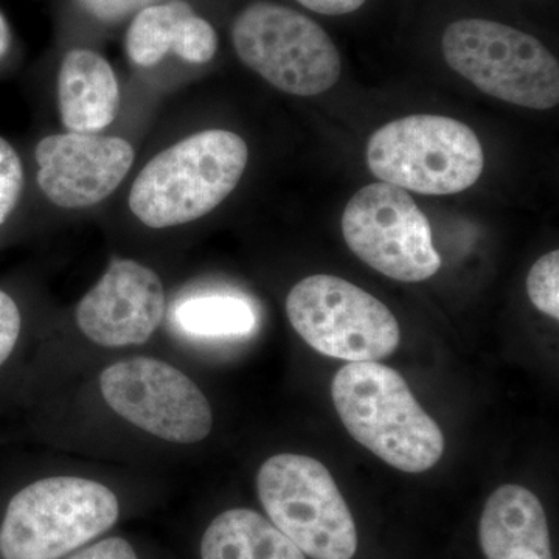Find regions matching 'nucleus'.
Here are the masks:
<instances>
[{
  "label": "nucleus",
  "mask_w": 559,
  "mask_h": 559,
  "mask_svg": "<svg viewBox=\"0 0 559 559\" xmlns=\"http://www.w3.org/2000/svg\"><path fill=\"white\" fill-rule=\"evenodd\" d=\"M69 559H138V555L128 540L108 538L76 551Z\"/></svg>",
  "instance_id": "23"
},
{
  "label": "nucleus",
  "mask_w": 559,
  "mask_h": 559,
  "mask_svg": "<svg viewBox=\"0 0 559 559\" xmlns=\"http://www.w3.org/2000/svg\"><path fill=\"white\" fill-rule=\"evenodd\" d=\"M164 314L159 275L134 260H112L100 282L81 299L76 323L94 344L121 348L145 344Z\"/></svg>",
  "instance_id": "12"
},
{
  "label": "nucleus",
  "mask_w": 559,
  "mask_h": 559,
  "mask_svg": "<svg viewBox=\"0 0 559 559\" xmlns=\"http://www.w3.org/2000/svg\"><path fill=\"white\" fill-rule=\"evenodd\" d=\"M261 506L272 524L312 559H352L355 520L336 481L319 460L280 454L257 476Z\"/></svg>",
  "instance_id": "6"
},
{
  "label": "nucleus",
  "mask_w": 559,
  "mask_h": 559,
  "mask_svg": "<svg viewBox=\"0 0 559 559\" xmlns=\"http://www.w3.org/2000/svg\"><path fill=\"white\" fill-rule=\"evenodd\" d=\"M231 43L242 64L286 94L314 97L341 79V53L329 33L278 3L246 7L231 25Z\"/></svg>",
  "instance_id": "7"
},
{
  "label": "nucleus",
  "mask_w": 559,
  "mask_h": 559,
  "mask_svg": "<svg viewBox=\"0 0 559 559\" xmlns=\"http://www.w3.org/2000/svg\"><path fill=\"white\" fill-rule=\"evenodd\" d=\"M305 9L326 16H342L359 10L367 0H297Z\"/></svg>",
  "instance_id": "24"
},
{
  "label": "nucleus",
  "mask_w": 559,
  "mask_h": 559,
  "mask_svg": "<svg viewBox=\"0 0 559 559\" xmlns=\"http://www.w3.org/2000/svg\"><path fill=\"white\" fill-rule=\"evenodd\" d=\"M110 409L157 439L193 444L209 436L213 414L200 388L164 360L132 358L100 374Z\"/></svg>",
  "instance_id": "10"
},
{
  "label": "nucleus",
  "mask_w": 559,
  "mask_h": 559,
  "mask_svg": "<svg viewBox=\"0 0 559 559\" xmlns=\"http://www.w3.org/2000/svg\"><path fill=\"white\" fill-rule=\"evenodd\" d=\"M176 320L186 333L200 337L246 336L257 326L252 305L230 294L189 297L176 307Z\"/></svg>",
  "instance_id": "16"
},
{
  "label": "nucleus",
  "mask_w": 559,
  "mask_h": 559,
  "mask_svg": "<svg viewBox=\"0 0 559 559\" xmlns=\"http://www.w3.org/2000/svg\"><path fill=\"white\" fill-rule=\"evenodd\" d=\"M479 539L487 559H554L546 511L521 485H502L489 496Z\"/></svg>",
  "instance_id": "13"
},
{
  "label": "nucleus",
  "mask_w": 559,
  "mask_h": 559,
  "mask_svg": "<svg viewBox=\"0 0 559 559\" xmlns=\"http://www.w3.org/2000/svg\"><path fill=\"white\" fill-rule=\"evenodd\" d=\"M108 487L81 477L35 481L13 496L0 525L2 559H60L108 532L119 520Z\"/></svg>",
  "instance_id": "3"
},
{
  "label": "nucleus",
  "mask_w": 559,
  "mask_h": 559,
  "mask_svg": "<svg viewBox=\"0 0 559 559\" xmlns=\"http://www.w3.org/2000/svg\"><path fill=\"white\" fill-rule=\"evenodd\" d=\"M331 396L349 436L388 465L418 474L440 462L443 432L399 371L377 360L349 362L334 377Z\"/></svg>",
  "instance_id": "2"
},
{
  "label": "nucleus",
  "mask_w": 559,
  "mask_h": 559,
  "mask_svg": "<svg viewBox=\"0 0 559 559\" xmlns=\"http://www.w3.org/2000/svg\"><path fill=\"white\" fill-rule=\"evenodd\" d=\"M484 164L476 132L450 117H403L373 132L367 143V165L381 182L430 197L468 190Z\"/></svg>",
  "instance_id": "4"
},
{
  "label": "nucleus",
  "mask_w": 559,
  "mask_h": 559,
  "mask_svg": "<svg viewBox=\"0 0 559 559\" xmlns=\"http://www.w3.org/2000/svg\"><path fill=\"white\" fill-rule=\"evenodd\" d=\"M448 66L489 97L546 110L559 103V64L535 36L487 20H460L441 38Z\"/></svg>",
  "instance_id": "5"
},
{
  "label": "nucleus",
  "mask_w": 559,
  "mask_h": 559,
  "mask_svg": "<svg viewBox=\"0 0 559 559\" xmlns=\"http://www.w3.org/2000/svg\"><path fill=\"white\" fill-rule=\"evenodd\" d=\"M245 139L226 130L197 132L160 151L139 173L130 210L150 229L209 215L234 193L248 167Z\"/></svg>",
  "instance_id": "1"
},
{
  "label": "nucleus",
  "mask_w": 559,
  "mask_h": 559,
  "mask_svg": "<svg viewBox=\"0 0 559 559\" xmlns=\"http://www.w3.org/2000/svg\"><path fill=\"white\" fill-rule=\"evenodd\" d=\"M559 252L551 250L547 255L540 257L527 278V293L530 300L544 314L551 319H559Z\"/></svg>",
  "instance_id": "19"
},
{
  "label": "nucleus",
  "mask_w": 559,
  "mask_h": 559,
  "mask_svg": "<svg viewBox=\"0 0 559 559\" xmlns=\"http://www.w3.org/2000/svg\"><path fill=\"white\" fill-rule=\"evenodd\" d=\"M91 16L103 22H117L138 14L140 10L153 5L156 0H79Z\"/></svg>",
  "instance_id": "22"
},
{
  "label": "nucleus",
  "mask_w": 559,
  "mask_h": 559,
  "mask_svg": "<svg viewBox=\"0 0 559 559\" xmlns=\"http://www.w3.org/2000/svg\"><path fill=\"white\" fill-rule=\"evenodd\" d=\"M194 13L193 7L183 0L153 3L140 10L128 28L127 53L139 68H153L175 50L180 22Z\"/></svg>",
  "instance_id": "17"
},
{
  "label": "nucleus",
  "mask_w": 559,
  "mask_h": 559,
  "mask_svg": "<svg viewBox=\"0 0 559 559\" xmlns=\"http://www.w3.org/2000/svg\"><path fill=\"white\" fill-rule=\"evenodd\" d=\"M58 108L66 130L79 134H97L116 120L119 81L100 53L73 49L64 55L58 73Z\"/></svg>",
  "instance_id": "14"
},
{
  "label": "nucleus",
  "mask_w": 559,
  "mask_h": 559,
  "mask_svg": "<svg viewBox=\"0 0 559 559\" xmlns=\"http://www.w3.org/2000/svg\"><path fill=\"white\" fill-rule=\"evenodd\" d=\"M22 318L13 297L0 289V367L10 358L20 340Z\"/></svg>",
  "instance_id": "21"
},
{
  "label": "nucleus",
  "mask_w": 559,
  "mask_h": 559,
  "mask_svg": "<svg viewBox=\"0 0 559 559\" xmlns=\"http://www.w3.org/2000/svg\"><path fill=\"white\" fill-rule=\"evenodd\" d=\"M11 44V31L9 22L5 16L0 13V58L5 57L7 51L10 49Z\"/></svg>",
  "instance_id": "25"
},
{
  "label": "nucleus",
  "mask_w": 559,
  "mask_h": 559,
  "mask_svg": "<svg viewBox=\"0 0 559 559\" xmlns=\"http://www.w3.org/2000/svg\"><path fill=\"white\" fill-rule=\"evenodd\" d=\"M36 182L61 209L94 207L114 193L134 164L128 140L98 134L47 135L35 150Z\"/></svg>",
  "instance_id": "11"
},
{
  "label": "nucleus",
  "mask_w": 559,
  "mask_h": 559,
  "mask_svg": "<svg viewBox=\"0 0 559 559\" xmlns=\"http://www.w3.org/2000/svg\"><path fill=\"white\" fill-rule=\"evenodd\" d=\"M293 329L316 352L348 362L388 358L401 341L399 320L377 297L334 275H311L286 299Z\"/></svg>",
  "instance_id": "8"
},
{
  "label": "nucleus",
  "mask_w": 559,
  "mask_h": 559,
  "mask_svg": "<svg viewBox=\"0 0 559 559\" xmlns=\"http://www.w3.org/2000/svg\"><path fill=\"white\" fill-rule=\"evenodd\" d=\"M24 189V167L17 151L0 138V226L16 209Z\"/></svg>",
  "instance_id": "20"
},
{
  "label": "nucleus",
  "mask_w": 559,
  "mask_h": 559,
  "mask_svg": "<svg viewBox=\"0 0 559 559\" xmlns=\"http://www.w3.org/2000/svg\"><path fill=\"white\" fill-rule=\"evenodd\" d=\"M342 234L359 260L399 282H425L443 263L425 213L406 190L389 183H370L349 200Z\"/></svg>",
  "instance_id": "9"
},
{
  "label": "nucleus",
  "mask_w": 559,
  "mask_h": 559,
  "mask_svg": "<svg viewBox=\"0 0 559 559\" xmlns=\"http://www.w3.org/2000/svg\"><path fill=\"white\" fill-rule=\"evenodd\" d=\"M202 559H305L304 551L252 510L224 511L205 530Z\"/></svg>",
  "instance_id": "15"
},
{
  "label": "nucleus",
  "mask_w": 559,
  "mask_h": 559,
  "mask_svg": "<svg viewBox=\"0 0 559 559\" xmlns=\"http://www.w3.org/2000/svg\"><path fill=\"white\" fill-rule=\"evenodd\" d=\"M218 35L209 21L191 13L180 22L178 40L173 53L191 64H205L215 58Z\"/></svg>",
  "instance_id": "18"
}]
</instances>
